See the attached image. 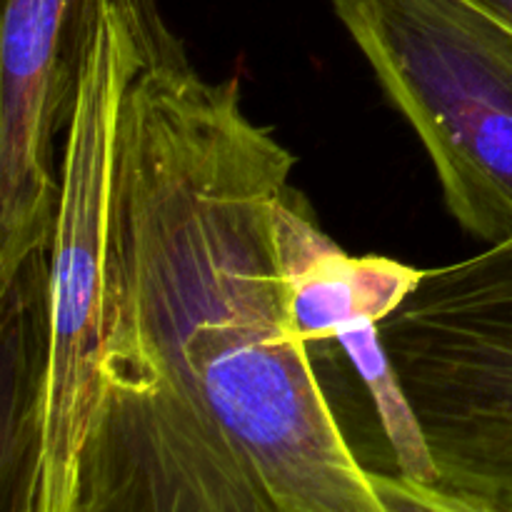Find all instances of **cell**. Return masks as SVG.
Returning <instances> with one entry per match:
<instances>
[{
  "instance_id": "5",
  "label": "cell",
  "mask_w": 512,
  "mask_h": 512,
  "mask_svg": "<svg viewBox=\"0 0 512 512\" xmlns=\"http://www.w3.org/2000/svg\"><path fill=\"white\" fill-rule=\"evenodd\" d=\"M95 0H5L0 33V283L50 253L60 200L53 138L68 125Z\"/></svg>"
},
{
  "instance_id": "1",
  "label": "cell",
  "mask_w": 512,
  "mask_h": 512,
  "mask_svg": "<svg viewBox=\"0 0 512 512\" xmlns=\"http://www.w3.org/2000/svg\"><path fill=\"white\" fill-rule=\"evenodd\" d=\"M295 163L235 78H133L78 512H388L290 330L273 203Z\"/></svg>"
},
{
  "instance_id": "7",
  "label": "cell",
  "mask_w": 512,
  "mask_h": 512,
  "mask_svg": "<svg viewBox=\"0 0 512 512\" xmlns=\"http://www.w3.org/2000/svg\"><path fill=\"white\" fill-rule=\"evenodd\" d=\"M50 253H35L0 283L3 333V425L0 510L33 512L43 448L48 383Z\"/></svg>"
},
{
  "instance_id": "2",
  "label": "cell",
  "mask_w": 512,
  "mask_h": 512,
  "mask_svg": "<svg viewBox=\"0 0 512 512\" xmlns=\"http://www.w3.org/2000/svg\"><path fill=\"white\" fill-rule=\"evenodd\" d=\"M143 68L120 0H95L60 155L50 243L48 383L33 512H78L103 343V283L125 93Z\"/></svg>"
},
{
  "instance_id": "8",
  "label": "cell",
  "mask_w": 512,
  "mask_h": 512,
  "mask_svg": "<svg viewBox=\"0 0 512 512\" xmlns=\"http://www.w3.org/2000/svg\"><path fill=\"white\" fill-rule=\"evenodd\" d=\"M335 340L353 363L355 373L363 380L370 400L375 405L383 435L395 458V473L415 483L438 485V468L430 453L428 438L415 415L403 380L395 370L393 358L380 335V323L375 320H355L348 323Z\"/></svg>"
},
{
  "instance_id": "3",
  "label": "cell",
  "mask_w": 512,
  "mask_h": 512,
  "mask_svg": "<svg viewBox=\"0 0 512 512\" xmlns=\"http://www.w3.org/2000/svg\"><path fill=\"white\" fill-rule=\"evenodd\" d=\"M408 118L453 218L512 240V28L470 0H325Z\"/></svg>"
},
{
  "instance_id": "9",
  "label": "cell",
  "mask_w": 512,
  "mask_h": 512,
  "mask_svg": "<svg viewBox=\"0 0 512 512\" xmlns=\"http://www.w3.org/2000/svg\"><path fill=\"white\" fill-rule=\"evenodd\" d=\"M370 480L388 512H503L443 485L415 483L398 473L370 470Z\"/></svg>"
},
{
  "instance_id": "4",
  "label": "cell",
  "mask_w": 512,
  "mask_h": 512,
  "mask_svg": "<svg viewBox=\"0 0 512 512\" xmlns=\"http://www.w3.org/2000/svg\"><path fill=\"white\" fill-rule=\"evenodd\" d=\"M380 335L438 485L512 512V240L425 273Z\"/></svg>"
},
{
  "instance_id": "10",
  "label": "cell",
  "mask_w": 512,
  "mask_h": 512,
  "mask_svg": "<svg viewBox=\"0 0 512 512\" xmlns=\"http://www.w3.org/2000/svg\"><path fill=\"white\" fill-rule=\"evenodd\" d=\"M470 3L480 5V8L488 10L490 15H495V18L512 28V0H470Z\"/></svg>"
},
{
  "instance_id": "6",
  "label": "cell",
  "mask_w": 512,
  "mask_h": 512,
  "mask_svg": "<svg viewBox=\"0 0 512 512\" xmlns=\"http://www.w3.org/2000/svg\"><path fill=\"white\" fill-rule=\"evenodd\" d=\"M273 243L288 293L290 330L308 345L335 340L355 320L383 323L425 280V270L400 260L345 253L290 183L275 195Z\"/></svg>"
}]
</instances>
